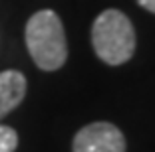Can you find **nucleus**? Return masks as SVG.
Listing matches in <instances>:
<instances>
[{
	"mask_svg": "<svg viewBox=\"0 0 155 152\" xmlns=\"http://www.w3.org/2000/svg\"><path fill=\"white\" fill-rule=\"evenodd\" d=\"M26 45L34 63L44 71H56L66 63V34L54 10H40L30 16L26 24Z\"/></svg>",
	"mask_w": 155,
	"mask_h": 152,
	"instance_id": "1",
	"label": "nucleus"
},
{
	"mask_svg": "<svg viewBox=\"0 0 155 152\" xmlns=\"http://www.w3.org/2000/svg\"><path fill=\"white\" fill-rule=\"evenodd\" d=\"M91 45L107 65L129 61L135 51V30L131 20L115 8L104 10L91 26Z\"/></svg>",
	"mask_w": 155,
	"mask_h": 152,
	"instance_id": "2",
	"label": "nucleus"
},
{
	"mask_svg": "<svg viewBox=\"0 0 155 152\" xmlns=\"http://www.w3.org/2000/svg\"><path fill=\"white\" fill-rule=\"evenodd\" d=\"M72 152H125V136L111 123H91L76 132Z\"/></svg>",
	"mask_w": 155,
	"mask_h": 152,
	"instance_id": "3",
	"label": "nucleus"
},
{
	"mask_svg": "<svg viewBox=\"0 0 155 152\" xmlns=\"http://www.w3.org/2000/svg\"><path fill=\"white\" fill-rule=\"evenodd\" d=\"M18 148V134L6 125H0V152H14Z\"/></svg>",
	"mask_w": 155,
	"mask_h": 152,
	"instance_id": "5",
	"label": "nucleus"
},
{
	"mask_svg": "<svg viewBox=\"0 0 155 152\" xmlns=\"http://www.w3.org/2000/svg\"><path fill=\"white\" fill-rule=\"evenodd\" d=\"M137 4L141 6V8H145L147 12L155 14V0H137Z\"/></svg>",
	"mask_w": 155,
	"mask_h": 152,
	"instance_id": "6",
	"label": "nucleus"
},
{
	"mask_svg": "<svg viewBox=\"0 0 155 152\" xmlns=\"http://www.w3.org/2000/svg\"><path fill=\"white\" fill-rule=\"evenodd\" d=\"M26 95V77L20 71L6 69L0 73V119L22 103Z\"/></svg>",
	"mask_w": 155,
	"mask_h": 152,
	"instance_id": "4",
	"label": "nucleus"
}]
</instances>
